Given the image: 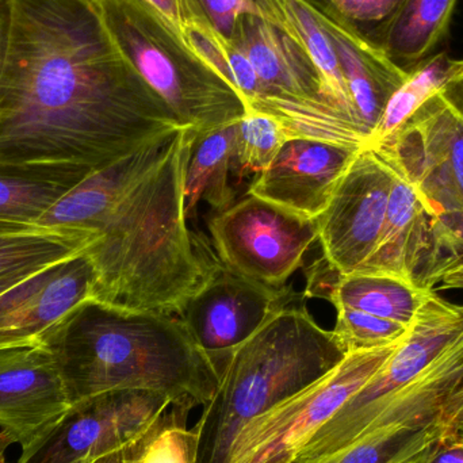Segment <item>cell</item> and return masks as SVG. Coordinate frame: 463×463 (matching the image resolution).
Listing matches in <instances>:
<instances>
[{
    "label": "cell",
    "instance_id": "obj_1",
    "mask_svg": "<svg viewBox=\"0 0 463 463\" xmlns=\"http://www.w3.org/2000/svg\"><path fill=\"white\" fill-rule=\"evenodd\" d=\"M0 165L103 170L184 128L103 26L91 0H10Z\"/></svg>",
    "mask_w": 463,
    "mask_h": 463
},
{
    "label": "cell",
    "instance_id": "obj_2",
    "mask_svg": "<svg viewBox=\"0 0 463 463\" xmlns=\"http://www.w3.org/2000/svg\"><path fill=\"white\" fill-rule=\"evenodd\" d=\"M197 133L184 127L103 170L68 195L73 227L90 237L92 299L132 312L179 316L216 261L184 213Z\"/></svg>",
    "mask_w": 463,
    "mask_h": 463
},
{
    "label": "cell",
    "instance_id": "obj_3",
    "mask_svg": "<svg viewBox=\"0 0 463 463\" xmlns=\"http://www.w3.org/2000/svg\"><path fill=\"white\" fill-rule=\"evenodd\" d=\"M38 342L53 356L71 405L98 394H165L174 410L205 407L219 388L211 356L178 316L132 312L90 298Z\"/></svg>",
    "mask_w": 463,
    "mask_h": 463
},
{
    "label": "cell",
    "instance_id": "obj_4",
    "mask_svg": "<svg viewBox=\"0 0 463 463\" xmlns=\"http://www.w3.org/2000/svg\"><path fill=\"white\" fill-rule=\"evenodd\" d=\"M463 383V304L432 290L391 358L316 432L294 461L335 453L386 427L442 421Z\"/></svg>",
    "mask_w": 463,
    "mask_h": 463
},
{
    "label": "cell",
    "instance_id": "obj_5",
    "mask_svg": "<svg viewBox=\"0 0 463 463\" xmlns=\"http://www.w3.org/2000/svg\"><path fill=\"white\" fill-rule=\"evenodd\" d=\"M307 297L272 313L228 354L219 388L198 423L195 463H228L240 430L331 372L345 359L334 332L305 309Z\"/></svg>",
    "mask_w": 463,
    "mask_h": 463
},
{
    "label": "cell",
    "instance_id": "obj_6",
    "mask_svg": "<svg viewBox=\"0 0 463 463\" xmlns=\"http://www.w3.org/2000/svg\"><path fill=\"white\" fill-rule=\"evenodd\" d=\"M100 22L138 75L197 136L240 122L239 92L187 53L141 0H91Z\"/></svg>",
    "mask_w": 463,
    "mask_h": 463
},
{
    "label": "cell",
    "instance_id": "obj_7",
    "mask_svg": "<svg viewBox=\"0 0 463 463\" xmlns=\"http://www.w3.org/2000/svg\"><path fill=\"white\" fill-rule=\"evenodd\" d=\"M400 342L348 353L331 372L245 424L228 463H291L316 432L364 388Z\"/></svg>",
    "mask_w": 463,
    "mask_h": 463
},
{
    "label": "cell",
    "instance_id": "obj_8",
    "mask_svg": "<svg viewBox=\"0 0 463 463\" xmlns=\"http://www.w3.org/2000/svg\"><path fill=\"white\" fill-rule=\"evenodd\" d=\"M212 248L222 266L264 288L280 290L318 241L317 220L245 195L208 222Z\"/></svg>",
    "mask_w": 463,
    "mask_h": 463
},
{
    "label": "cell",
    "instance_id": "obj_9",
    "mask_svg": "<svg viewBox=\"0 0 463 463\" xmlns=\"http://www.w3.org/2000/svg\"><path fill=\"white\" fill-rule=\"evenodd\" d=\"M165 394L117 391L71 405L43 437L22 449L16 463H95L122 453L173 411Z\"/></svg>",
    "mask_w": 463,
    "mask_h": 463
},
{
    "label": "cell",
    "instance_id": "obj_10",
    "mask_svg": "<svg viewBox=\"0 0 463 463\" xmlns=\"http://www.w3.org/2000/svg\"><path fill=\"white\" fill-rule=\"evenodd\" d=\"M416 187L435 219L463 212V111L442 91L369 146Z\"/></svg>",
    "mask_w": 463,
    "mask_h": 463
},
{
    "label": "cell",
    "instance_id": "obj_11",
    "mask_svg": "<svg viewBox=\"0 0 463 463\" xmlns=\"http://www.w3.org/2000/svg\"><path fill=\"white\" fill-rule=\"evenodd\" d=\"M388 165L364 146L340 181L328 208L318 217L324 259L339 275L354 274L380 242L392 189Z\"/></svg>",
    "mask_w": 463,
    "mask_h": 463
},
{
    "label": "cell",
    "instance_id": "obj_12",
    "mask_svg": "<svg viewBox=\"0 0 463 463\" xmlns=\"http://www.w3.org/2000/svg\"><path fill=\"white\" fill-rule=\"evenodd\" d=\"M304 296L291 288L274 290L250 282L222 266L216 256L208 282L187 301L178 317L219 373L228 354L272 313Z\"/></svg>",
    "mask_w": 463,
    "mask_h": 463
},
{
    "label": "cell",
    "instance_id": "obj_13",
    "mask_svg": "<svg viewBox=\"0 0 463 463\" xmlns=\"http://www.w3.org/2000/svg\"><path fill=\"white\" fill-rule=\"evenodd\" d=\"M71 402L53 356L40 342L0 347V427L27 448L49 431Z\"/></svg>",
    "mask_w": 463,
    "mask_h": 463
},
{
    "label": "cell",
    "instance_id": "obj_14",
    "mask_svg": "<svg viewBox=\"0 0 463 463\" xmlns=\"http://www.w3.org/2000/svg\"><path fill=\"white\" fill-rule=\"evenodd\" d=\"M362 148L313 138H288L247 194L299 216L318 219Z\"/></svg>",
    "mask_w": 463,
    "mask_h": 463
},
{
    "label": "cell",
    "instance_id": "obj_15",
    "mask_svg": "<svg viewBox=\"0 0 463 463\" xmlns=\"http://www.w3.org/2000/svg\"><path fill=\"white\" fill-rule=\"evenodd\" d=\"M95 269L87 253L43 267L0 296V347L38 337L81 302L92 298Z\"/></svg>",
    "mask_w": 463,
    "mask_h": 463
},
{
    "label": "cell",
    "instance_id": "obj_16",
    "mask_svg": "<svg viewBox=\"0 0 463 463\" xmlns=\"http://www.w3.org/2000/svg\"><path fill=\"white\" fill-rule=\"evenodd\" d=\"M309 5L334 45L359 121L370 137L386 103L407 81L411 71L396 64L380 43H373L354 22L340 15L331 5L312 0Z\"/></svg>",
    "mask_w": 463,
    "mask_h": 463
},
{
    "label": "cell",
    "instance_id": "obj_17",
    "mask_svg": "<svg viewBox=\"0 0 463 463\" xmlns=\"http://www.w3.org/2000/svg\"><path fill=\"white\" fill-rule=\"evenodd\" d=\"M388 168L393 181L383 234L369 260L356 272L419 282L431 250L432 227L437 219L416 187L399 171L391 165Z\"/></svg>",
    "mask_w": 463,
    "mask_h": 463
},
{
    "label": "cell",
    "instance_id": "obj_18",
    "mask_svg": "<svg viewBox=\"0 0 463 463\" xmlns=\"http://www.w3.org/2000/svg\"><path fill=\"white\" fill-rule=\"evenodd\" d=\"M310 271L305 297L324 298L336 307L361 310L378 317L411 326L434 288L391 275L354 272L339 275L326 263Z\"/></svg>",
    "mask_w": 463,
    "mask_h": 463
},
{
    "label": "cell",
    "instance_id": "obj_19",
    "mask_svg": "<svg viewBox=\"0 0 463 463\" xmlns=\"http://www.w3.org/2000/svg\"><path fill=\"white\" fill-rule=\"evenodd\" d=\"M92 173L67 163L0 165V236L45 231L40 220Z\"/></svg>",
    "mask_w": 463,
    "mask_h": 463
},
{
    "label": "cell",
    "instance_id": "obj_20",
    "mask_svg": "<svg viewBox=\"0 0 463 463\" xmlns=\"http://www.w3.org/2000/svg\"><path fill=\"white\" fill-rule=\"evenodd\" d=\"M253 3L256 15L272 24L304 52L323 79L335 105L366 132L359 121L334 45L313 15L309 0H253Z\"/></svg>",
    "mask_w": 463,
    "mask_h": 463
},
{
    "label": "cell",
    "instance_id": "obj_21",
    "mask_svg": "<svg viewBox=\"0 0 463 463\" xmlns=\"http://www.w3.org/2000/svg\"><path fill=\"white\" fill-rule=\"evenodd\" d=\"M459 0H402L381 29V46L405 71L437 53Z\"/></svg>",
    "mask_w": 463,
    "mask_h": 463
},
{
    "label": "cell",
    "instance_id": "obj_22",
    "mask_svg": "<svg viewBox=\"0 0 463 463\" xmlns=\"http://www.w3.org/2000/svg\"><path fill=\"white\" fill-rule=\"evenodd\" d=\"M239 122L197 136L184 184V213L187 222L194 219L198 206L208 203L216 213L234 203L230 174L234 165Z\"/></svg>",
    "mask_w": 463,
    "mask_h": 463
},
{
    "label": "cell",
    "instance_id": "obj_23",
    "mask_svg": "<svg viewBox=\"0 0 463 463\" xmlns=\"http://www.w3.org/2000/svg\"><path fill=\"white\" fill-rule=\"evenodd\" d=\"M442 423L386 427L369 432L328 456L291 463H423L442 439Z\"/></svg>",
    "mask_w": 463,
    "mask_h": 463
},
{
    "label": "cell",
    "instance_id": "obj_24",
    "mask_svg": "<svg viewBox=\"0 0 463 463\" xmlns=\"http://www.w3.org/2000/svg\"><path fill=\"white\" fill-rule=\"evenodd\" d=\"M90 239L59 231L0 236V296L49 264L83 252Z\"/></svg>",
    "mask_w": 463,
    "mask_h": 463
},
{
    "label": "cell",
    "instance_id": "obj_25",
    "mask_svg": "<svg viewBox=\"0 0 463 463\" xmlns=\"http://www.w3.org/2000/svg\"><path fill=\"white\" fill-rule=\"evenodd\" d=\"M454 60L439 52L411 71L410 78L392 95L366 146L380 143L399 130L430 98L445 89L451 79Z\"/></svg>",
    "mask_w": 463,
    "mask_h": 463
},
{
    "label": "cell",
    "instance_id": "obj_26",
    "mask_svg": "<svg viewBox=\"0 0 463 463\" xmlns=\"http://www.w3.org/2000/svg\"><path fill=\"white\" fill-rule=\"evenodd\" d=\"M187 416L173 408L165 421L119 454V463H195L197 434L186 429Z\"/></svg>",
    "mask_w": 463,
    "mask_h": 463
},
{
    "label": "cell",
    "instance_id": "obj_27",
    "mask_svg": "<svg viewBox=\"0 0 463 463\" xmlns=\"http://www.w3.org/2000/svg\"><path fill=\"white\" fill-rule=\"evenodd\" d=\"M288 138L285 128L277 119L248 111L239 122L234 149V165L239 175L263 173Z\"/></svg>",
    "mask_w": 463,
    "mask_h": 463
},
{
    "label": "cell",
    "instance_id": "obj_28",
    "mask_svg": "<svg viewBox=\"0 0 463 463\" xmlns=\"http://www.w3.org/2000/svg\"><path fill=\"white\" fill-rule=\"evenodd\" d=\"M410 326L361 310L336 307V324L332 332L348 354L394 345L407 336Z\"/></svg>",
    "mask_w": 463,
    "mask_h": 463
},
{
    "label": "cell",
    "instance_id": "obj_29",
    "mask_svg": "<svg viewBox=\"0 0 463 463\" xmlns=\"http://www.w3.org/2000/svg\"><path fill=\"white\" fill-rule=\"evenodd\" d=\"M461 255H463V212L439 217L432 227L431 250L421 272L443 259L457 258Z\"/></svg>",
    "mask_w": 463,
    "mask_h": 463
},
{
    "label": "cell",
    "instance_id": "obj_30",
    "mask_svg": "<svg viewBox=\"0 0 463 463\" xmlns=\"http://www.w3.org/2000/svg\"><path fill=\"white\" fill-rule=\"evenodd\" d=\"M187 52L186 32L198 0H141ZM189 53V52H187Z\"/></svg>",
    "mask_w": 463,
    "mask_h": 463
},
{
    "label": "cell",
    "instance_id": "obj_31",
    "mask_svg": "<svg viewBox=\"0 0 463 463\" xmlns=\"http://www.w3.org/2000/svg\"><path fill=\"white\" fill-rule=\"evenodd\" d=\"M213 26L224 37H233L240 19L244 15H256L253 0H198Z\"/></svg>",
    "mask_w": 463,
    "mask_h": 463
},
{
    "label": "cell",
    "instance_id": "obj_32",
    "mask_svg": "<svg viewBox=\"0 0 463 463\" xmlns=\"http://www.w3.org/2000/svg\"><path fill=\"white\" fill-rule=\"evenodd\" d=\"M335 11L354 22H378L391 18L402 0H326Z\"/></svg>",
    "mask_w": 463,
    "mask_h": 463
},
{
    "label": "cell",
    "instance_id": "obj_33",
    "mask_svg": "<svg viewBox=\"0 0 463 463\" xmlns=\"http://www.w3.org/2000/svg\"><path fill=\"white\" fill-rule=\"evenodd\" d=\"M419 282L427 288L443 290H463V255L443 259L424 269Z\"/></svg>",
    "mask_w": 463,
    "mask_h": 463
},
{
    "label": "cell",
    "instance_id": "obj_34",
    "mask_svg": "<svg viewBox=\"0 0 463 463\" xmlns=\"http://www.w3.org/2000/svg\"><path fill=\"white\" fill-rule=\"evenodd\" d=\"M423 463H463L462 435H445Z\"/></svg>",
    "mask_w": 463,
    "mask_h": 463
},
{
    "label": "cell",
    "instance_id": "obj_35",
    "mask_svg": "<svg viewBox=\"0 0 463 463\" xmlns=\"http://www.w3.org/2000/svg\"><path fill=\"white\" fill-rule=\"evenodd\" d=\"M11 5L10 0H0V72L7 51L8 34H10Z\"/></svg>",
    "mask_w": 463,
    "mask_h": 463
},
{
    "label": "cell",
    "instance_id": "obj_36",
    "mask_svg": "<svg viewBox=\"0 0 463 463\" xmlns=\"http://www.w3.org/2000/svg\"><path fill=\"white\" fill-rule=\"evenodd\" d=\"M442 92L459 110L463 111V75L453 76Z\"/></svg>",
    "mask_w": 463,
    "mask_h": 463
},
{
    "label": "cell",
    "instance_id": "obj_37",
    "mask_svg": "<svg viewBox=\"0 0 463 463\" xmlns=\"http://www.w3.org/2000/svg\"><path fill=\"white\" fill-rule=\"evenodd\" d=\"M443 430H445L443 437L451 434L462 435L463 437V410L459 411L450 421H448V423L443 426Z\"/></svg>",
    "mask_w": 463,
    "mask_h": 463
},
{
    "label": "cell",
    "instance_id": "obj_38",
    "mask_svg": "<svg viewBox=\"0 0 463 463\" xmlns=\"http://www.w3.org/2000/svg\"><path fill=\"white\" fill-rule=\"evenodd\" d=\"M13 443H15V439L8 432H0V463H5V454Z\"/></svg>",
    "mask_w": 463,
    "mask_h": 463
},
{
    "label": "cell",
    "instance_id": "obj_39",
    "mask_svg": "<svg viewBox=\"0 0 463 463\" xmlns=\"http://www.w3.org/2000/svg\"><path fill=\"white\" fill-rule=\"evenodd\" d=\"M456 75H463V59L454 60L453 61V72H451V78Z\"/></svg>",
    "mask_w": 463,
    "mask_h": 463
}]
</instances>
